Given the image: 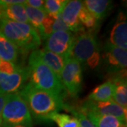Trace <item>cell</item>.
Wrapping results in <instances>:
<instances>
[{
	"label": "cell",
	"instance_id": "cell-17",
	"mask_svg": "<svg viewBox=\"0 0 127 127\" xmlns=\"http://www.w3.org/2000/svg\"><path fill=\"white\" fill-rule=\"evenodd\" d=\"M114 91V84L112 81L104 82L91 91L88 100L95 102H107L112 100Z\"/></svg>",
	"mask_w": 127,
	"mask_h": 127
},
{
	"label": "cell",
	"instance_id": "cell-19",
	"mask_svg": "<svg viewBox=\"0 0 127 127\" xmlns=\"http://www.w3.org/2000/svg\"><path fill=\"white\" fill-rule=\"evenodd\" d=\"M95 127H120L127 124L117 117L109 115H100L93 113L84 114Z\"/></svg>",
	"mask_w": 127,
	"mask_h": 127
},
{
	"label": "cell",
	"instance_id": "cell-5",
	"mask_svg": "<svg viewBox=\"0 0 127 127\" xmlns=\"http://www.w3.org/2000/svg\"><path fill=\"white\" fill-rule=\"evenodd\" d=\"M32 122V118L26 102L18 93L10 94L2 111V127Z\"/></svg>",
	"mask_w": 127,
	"mask_h": 127
},
{
	"label": "cell",
	"instance_id": "cell-22",
	"mask_svg": "<svg viewBox=\"0 0 127 127\" xmlns=\"http://www.w3.org/2000/svg\"><path fill=\"white\" fill-rule=\"evenodd\" d=\"M66 1V0H46L44 2V9L48 16L57 18L62 13Z\"/></svg>",
	"mask_w": 127,
	"mask_h": 127
},
{
	"label": "cell",
	"instance_id": "cell-6",
	"mask_svg": "<svg viewBox=\"0 0 127 127\" xmlns=\"http://www.w3.org/2000/svg\"><path fill=\"white\" fill-rule=\"evenodd\" d=\"M64 89L73 97L77 96L82 90L83 73L82 66L76 59L68 57L60 75Z\"/></svg>",
	"mask_w": 127,
	"mask_h": 127
},
{
	"label": "cell",
	"instance_id": "cell-1",
	"mask_svg": "<svg viewBox=\"0 0 127 127\" xmlns=\"http://www.w3.org/2000/svg\"><path fill=\"white\" fill-rule=\"evenodd\" d=\"M27 104L31 117L39 121H49L50 117L64 109L63 99L37 89L28 82L18 93Z\"/></svg>",
	"mask_w": 127,
	"mask_h": 127
},
{
	"label": "cell",
	"instance_id": "cell-18",
	"mask_svg": "<svg viewBox=\"0 0 127 127\" xmlns=\"http://www.w3.org/2000/svg\"><path fill=\"white\" fill-rule=\"evenodd\" d=\"M19 50L0 32V59L15 63Z\"/></svg>",
	"mask_w": 127,
	"mask_h": 127
},
{
	"label": "cell",
	"instance_id": "cell-9",
	"mask_svg": "<svg viewBox=\"0 0 127 127\" xmlns=\"http://www.w3.org/2000/svg\"><path fill=\"white\" fill-rule=\"evenodd\" d=\"M102 60L107 71L113 74L127 71V52L107 42L104 47Z\"/></svg>",
	"mask_w": 127,
	"mask_h": 127
},
{
	"label": "cell",
	"instance_id": "cell-8",
	"mask_svg": "<svg viewBox=\"0 0 127 127\" xmlns=\"http://www.w3.org/2000/svg\"><path fill=\"white\" fill-rule=\"evenodd\" d=\"M75 35L71 31H56L44 40L43 49L66 59L69 57Z\"/></svg>",
	"mask_w": 127,
	"mask_h": 127
},
{
	"label": "cell",
	"instance_id": "cell-13",
	"mask_svg": "<svg viewBox=\"0 0 127 127\" xmlns=\"http://www.w3.org/2000/svg\"><path fill=\"white\" fill-rule=\"evenodd\" d=\"M127 71L115 74L110 81L114 84V91L112 100L122 107H127Z\"/></svg>",
	"mask_w": 127,
	"mask_h": 127
},
{
	"label": "cell",
	"instance_id": "cell-4",
	"mask_svg": "<svg viewBox=\"0 0 127 127\" xmlns=\"http://www.w3.org/2000/svg\"><path fill=\"white\" fill-rule=\"evenodd\" d=\"M68 57L91 69L100 65L102 56L97 39L93 32L84 31L75 36Z\"/></svg>",
	"mask_w": 127,
	"mask_h": 127
},
{
	"label": "cell",
	"instance_id": "cell-7",
	"mask_svg": "<svg viewBox=\"0 0 127 127\" xmlns=\"http://www.w3.org/2000/svg\"><path fill=\"white\" fill-rule=\"evenodd\" d=\"M83 114L93 113L100 115H109L117 117L127 123V109L115 103L113 100L107 102H95L87 99L81 104L80 109Z\"/></svg>",
	"mask_w": 127,
	"mask_h": 127
},
{
	"label": "cell",
	"instance_id": "cell-3",
	"mask_svg": "<svg viewBox=\"0 0 127 127\" xmlns=\"http://www.w3.org/2000/svg\"><path fill=\"white\" fill-rule=\"evenodd\" d=\"M0 32L21 52H32L41 45L39 33L29 23L0 20Z\"/></svg>",
	"mask_w": 127,
	"mask_h": 127
},
{
	"label": "cell",
	"instance_id": "cell-15",
	"mask_svg": "<svg viewBox=\"0 0 127 127\" xmlns=\"http://www.w3.org/2000/svg\"><path fill=\"white\" fill-rule=\"evenodd\" d=\"M36 51L43 63L51 68L60 78L66 59L45 49H37Z\"/></svg>",
	"mask_w": 127,
	"mask_h": 127
},
{
	"label": "cell",
	"instance_id": "cell-2",
	"mask_svg": "<svg viewBox=\"0 0 127 127\" xmlns=\"http://www.w3.org/2000/svg\"><path fill=\"white\" fill-rule=\"evenodd\" d=\"M27 68L28 80L32 86L64 99L66 90L60 78L43 63L36 50L29 55Z\"/></svg>",
	"mask_w": 127,
	"mask_h": 127
},
{
	"label": "cell",
	"instance_id": "cell-30",
	"mask_svg": "<svg viewBox=\"0 0 127 127\" xmlns=\"http://www.w3.org/2000/svg\"><path fill=\"white\" fill-rule=\"evenodd\" d=\"M7 127H32V122L24 123V124H17V125Z\"/></svg>",
	"mask_w": 127,
	"mask_h": 127
},
{
	"label": "cell",
	"instance_id": "cell-27",
	"mask_svg": "<svg viewBox=\"0 0 127 127\" xmlns=\"http://www.w3.org/2000/svg\"><path fill=\"white\" fill-rule=\"evenodd\" d=\"M52 31H53V32L56 31H70L68 26L63 21L62 18L61 17V14L55 20V22L53 23V26H52Z\"/></svg>",
	"mask_w": 127,
	"mask_h": 127
},
{
	"label": "cell",
	"instance_id": "cell-16",
	"mask_svg": "<svg viewBox=\"0 0 127 127\" xmlns=\"http://www.w3.org/2000/svg\"><path fill=\"white\" fill-rule=\"evenodd\" d=\"M0 20L28 23L25 4L5 6L0 11Z\"/></svg>",
	"mask_w": 127,
	"mask_h": 127
},
{
	"label": "cell",
	"instance_id": "cell-28",
	"mask_svg": "<svg viewBox=\"0 0 127 127\" xmlns=\"http://www.w3.org/2000/svg\"><path fill=\"white\" fill-rule=\"evenodd\" d=\"M44 2L45 1L42 0H27L25 1V4L34 9H44Z\"/></svg>",
	"mask_w": 127,
	"mask_h": 127
},
{
	"label": "cell",
	"instance_id": "cell-26",
	"mask_svg": "<svg viewBox=\"0 0 127 127\" xmlns=\"http://www.w3.org/2000/svg\"><path fill=\"white\" fill-rule=\"evenodd\" d=\"M20 66L11 62L0 59V73H13L18 71Z\"/></svg>",
	"mask_w": 127,
	"mask_h": 127
},
{
	"label": "cell",
	"instance_id": "cell-12",
	"mask_svg": "<svg viewBox=\"0 0 127 127\" xmlns=\"http://www.w3.org/2000/svg\"><path fill=\"white\" fill-rule=\"evenodd\" d=\"M107 43L123 50L127 49V18L122 13L119 14L117 20L114 24Z\"/></svg>",
	"mask_w": 127,
	"mask_h": 127
},
{
	"label": "cell",
	"instance_id": "cell-24",
	"mask_svg": "<svg viewBox=\"0 0 127 127\" xmlns=\"http://www.w3.org/2000/svg\"><path fill=\"white\" fill-rule=\"evenodd\" d=\"M56 18H53L52 16L47 15V16L44 19L43 22L41 25L40 30L37 31V32L40 35L41 40L42 39L43 40H45L47 37L50 36V35L53 32L52 26H53V23L55 22V20Z\"/></svg>",
	"mask_w": 127,
	"mask_h": 127
},
{
	"label": "cell",
	"instance_id": "cell-25",
	"mask_svg": "<svg viewBox=\"0 0 127 127\" xmlns=\"http://www.w3.org/2000/svg\"><path fill=\"white\" fill-rule=\"evenodd\" d=\"M64 109L70 112L73 115V117L77 119L80 127H95L94 125L89 121V119L87 118L86 116L78 109L73 108V107H70L67 104H64Z\"/></svg>",
	"mask_w": 127,
	"mask_h": 127
},
{
	"label": "cell",
	"instance_id": "cell-23",
	"mask_svg": "<svg viewBox=\"0 0 127 127\" xmlns=\"http://www.w3.org/2000/svg\"><path fill=\"white\" fill-rule=\"evenodd\" d=\"M50 120L57 123L58 127H80L77 119L66 114L56 113L50 117Z\"/></svg>",
	"mask_w": 127,
	"mask_h": 127
},
{
	"label": "cell",
	"instance_id": "cell-29",
	"mask_svg": "<svg viewBox=\"0 0 127 127\" xmlns=\"http://www.w3.org/2000/svg\"><path fill=\"white\" fill-rule=\"evenodd\" d=\"M9 95L0 93V127H2V111Z\"/></svg>",
	"mask_w": 127,
	"mask_h": 127
},
{
	"label": "cell",
	"instance_id": "cell-20",
	"mask_svg": "<svg viewBox=\"0 0 127 127\" xmlns=\"http://www.w3.org/2000/svg\"><path fill=\"white\" fill-rule=\"evenodd\" d=\"M26 12L27 15L28 23L34 28L37 31L40 30L41 25L47 16V13L44 9H34L25 4Z\"/></svg>",
	"mask_w": 127,
	"mask_h": 127
},
{
	"label": "cell",
	"instance_id": "cell-14",
	"mask_svg": "<svg viewBox=\"0 0 127 127\" xmlns=\"http://www.w3.org/2000/svg\"><path fill=\"white\" fill-rule=\"evenodd\" d=\"M82 3L84 7L100 21L109 14L113 6V2L109 0H86Z\"/></svg>",
	"mask_w": 127,
	"mask_h": 127
},
{
	"label": "cell",
	"instance_id": "cell-10",
	"mask_svg": "<svg viewBox=\"0 0 127 127\" xmlns=\"http://www.w3.org/2000/svg\"><path fill=\"white\" fill-rule=\"evenodd\" d=\"M28 80L27 67L20 66L13 73H0V93L7 95L18 93Z\"/></svg>",
	"mask_w": 127,
	"mask_h": 127
},
{
	"label": "cell",
	"instance_id": "cell-11",
	"mask_svg": "<svg viewBox=\"0 0 127 127\" xmlns=\"http://www.w3.org/2000/svg\"><path fill=\"white\" fill-rule=\"evenodd\" d=\"M83 7L82 1L71 0L67 1L61 13L63 21L68 26L69 31L73 32H82L86 30L80 23L78 16Z\"/></svg>",
	"mask_w": 127,
	"mask_h": 127
},
{
	"label": "cell",
	"instance_id": "cell-21",
	"mask_svg": "<svg viewBox=\"0 0 127 127\" xmlns=\"http://www.w3.org/2000/svg\"><path fill=\"white\" fill-rule=\"evenodd\" d=\"M78 18L83 28H86L88 30L87 32H93V31H95L100 24V21H98L93 14H91L83 5L81 9Z\"/></svg>",
	"mask_w": 127,
	"mask_h": 127
}]
</instances>
